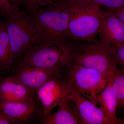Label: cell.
<instances>
[{
  "label": "cell",
  "instance_id": "obj_1",
  "mask_svg": "<svg viewBox=\"0 0 124 124\" xmlns=\"http://www.w3.org/2000/svg\"><path fill=\"white\" fill-rule=\"evenodd\" d=\"M69 9V35L73 41L95 42L102 18L103 9L88 0H64Z\"/></svg>",
  "mask_w": 124,
  "mask_h": 124
},
{
  "label": "cell",
  "instance_id": "obj_2",
  "mask_svg": "<svg viewBox=\"0 0 124 124\" xmlns=\"http://www.w3.org/2000/svg\"><path fill=\"white\" fill-rule=\"evenodd\" d=\"M30 17L37 33L38 42L72 40L69 35V9L64 1L38 9Z\"/></svg>",
  "mask_w": 124,
  "mask_h": 124
},
{
  "label": "cell",
  "instance_id": "obj_3",
  "mask_svg": "<svg viewBox=\"0 0 124 124\" xmlns=\"http://www.w3.org/2000/svg\"><path fill=\"white\" fill-rule=\"evenodd\" d=\"M72 40L38 42L17 62V66L50 68L67 67L70 64Z\"/></svg>",
  "mask_w": 124,
  "mask_h": 124
},
{
  "label": "cell",
  "instance_id": "obj_4",
  "mask_svg": "<svg viewBox=\"0 0 124 124\" xmlns=\"http://www.w3.org/2000/svg\"><path fill=\"white\" fill-rule=\"evenodd\" d=\"M6 26L10 43L9 68L38 42V36L30 17L13 9L7 15Z\"/></svg>",
  "mask_w": 124,
  "mask_h": 124
},
{
  "label": "cell",
  "instance_id": "obj_5",
  "mask_svg": "<svg viewBox=\"0 0 124 124\" xmlns=\"http://www.w3.org/2000/svg\"><path fill=\"white\" fill-rule=\"evenodd\" d=\"M70 65L91 68L110 76L118 68L113 62L110 46L102 45L98 41H73Z\"/></svg>",
  "mask_w": 124,
  "mask_h": 124
},
{
  "label": "cell",
  "instance_id": "obj_6",
  "mask_svg": "<svg viewBox=\"0 0 124 124\" xmlns=\"http://www.w3.org/2000/svg\"><path fill=\"white\" fill-rule=\"evenodd\" d=\"M65 75L71 86L95 105L98 95L104 89L110 76L80 66L69 65Z\"/></svg>",
  "mask_w": 124,
  "mask_h": 124
},
{
  "label": "cell",
  "instance_id": "obj_7",
  "mask_svg": "<svg viewBox=\"0 0 124 124\" xmlns=\"http://www.w3.org/2000/svg\"><path fill=\"white\" fill-rule=\"evenodd\" d=\"M63 74L51 78L36 91L45 116L51 114L54 108L70 95L71 86Z\"/></svg>",
  "mask_w": 124,
  "mask_h": 124
},
{
  "label": "cell",
  "instance_id": "obj_8",
  "mask_svg": "<svg viewBox=\"0 0 124 124\" xmlns=\"http://www.w3.org/2000/svg\"><path fill=\"white\" fill-rule=\"evenodd\" d=\"M66 68H46L16 66L13 77L35 92L51 78L64 74Z\"/></svg>",
  "mask_w": 124,
  "mask_h": 124
},
{
  "label": "cell",
  "instance_id": "obj_9",
  "mask_svg": "<svg viewBox=\"0 0 124 124\" xmlns=\"http://www.w3.org/2000/svg\"><path fill=\"white\" fill-rule=\"evenodd\" d=\"M97 36L98 42L104 46L124 45V23L112 11L103 9L102 18Z\"/></svg>",
  "mask_w": 124,
  "mask_h": 124
},
{
  "label": "cell",
  "instance_id": "obj_10",
  "mask_svg": "<svg viewBox=\"0 0 124 124\" xmlns=\"http://www.w3.org/2000/svg\"><path fill=\"white\" fill-rule=\"evenodd\" d=\"M69 98L75 104L81 124H112L100 108L72 87Z\"/></svg>",
  "mask_w": 124,
  "mask_h": 124
},
{
  "label": "cell",
  "instance_id": "obj_11",
  "mask_svg": "<svg viewBox=\"0 0 124 124\" xmlns=\"http://www.w3.org/2000/svg\"><path fill=\"white\" fill-rule=\"evenodd\" d=\"M38 106L34 99L23 102H6L0 100V110L9 119L11 124L26 123L38 113Z\"/></svg>",
  "mask_w": 124,
  "mask_h": 124
},
{
  "label": "cell",
  "instance_id": "obj_12",
  "mask_svg": "<svg viewBox=\"0 0 124 124\" xmlns=\"http://www.w3.org/2000/svg\"><path fill=\"white\" fill-rule=\"evenodd\" d=\"M34 91L12 76L0 79V100L23 102L34 99Z\"/></svg>",
  "mask_w": 124,
  "mask_h": 124
},
{
  "label": "cell",
  "instance_id": "obj_13",
  "mask_svg": "<svg viewBox=\"0 0 124 124\" xmlns=\"http://www.w3.org/2000/svg\"><path fill=\"white\" fill-rule=\"evenodd\" d=\"M58 109L55 112L45 116L42 119L44 124H81L74 103L69 97L59 103Z\"/></svg>",
  "mask_w": 124,
  "mask_h": 124
},
{
  "label": "cell",
  "instance_id": "obj_14",
  "mask_svg": "<svg viewBox=\"0 0 124 124\" xmlns=\"http://www.w3.org/2000/svg\"><path fill=\"white\" fill-rule=\"evenodd\" d=\"M98 101L100 108L112 124H124V119L116 115L117 103L112 90L109 78L106 86L98 95Z\"/></svg>",
  "mask_w": 124,
  "mask_h": 124
},
{
  "label": "cell",
  "instance_id": "obj_15",
  "mask_svg": "<svg viewBox=\"0 0 124 124\" xmlns=\"http://www.w3.org/2000/svg\"><path fill=\"white\" fill-rule=\"evenodd\" d=\"M112 90L117 103V109L124 108V71L117 68L110 77Z\"/></svg>",
  "mask_w": 124,
  "mask_h": 124
},
{
  "label": "cell",
  "instance_id": "obj_16",
  "mask_svg": "<svg viewBox=\"0 0 124 124\" xmlns=\"http://www.w3.org/2000/svg\"><path fill=\"white\" fill-rule=\"evenodd\" d=\"M10 43L5 23H0V71L9 68Z\"/></svg>",
  "mask_w": 124,
  "mask_h": 124
},
{
  "label": "cell",
  "instance_id": "obj_17",
  "mask_svg": "<svg viewBox=\"0 0 124 124\" xmlns=\"http://www.w3.org/2000/svg\"><path fill=\"white\" fill-rule=\"evenodd\" d=\"M62 0H14L11 5L14 9L19 10L20 7H22L27 12L31 14L38 9Z\"/></svg>",
  "mask_w": 124,
  "mask_h": 124
},
{
  "label": "cell",
  "instance_id": "obj_18",
  "mask_svg": "<svg viewBox=\"0 0 124 124\" xmlns=\"http://www.w3.org/2000/svg\"><path fill=\"white\" fill-rule=\"evenodd\" d=\"M112 59L116 66L124 71V44L111 46Z\"/></svg>",
  "mask_w": 124,
  "mask_h": 124
},
{
  "label": "cell",
  "instance_id": "obj_19",
  "mask_svg": "<svg viewBox=\"0 0 124 124\" xmlns=\"http://www.w3.org/2000/svg\"><path fill=\"white\" fill-rule=\"evenodd\" d=\"M113 11L124 6V0H88Z\"/></svg>",
  "mask_w": 124,
  "mask_h": 124
},
{
  "label": "cell",
  "instance_id": "obj_20",
  "mask_svg": "<svg viewBox=\"0 0 124 124\" xmlns=\"http://www.w3.org/2000/svg\"><path fill=\"white\" fill-rule=\"evenodd\" d=\"M13 9L10 0H0V10L5 14H8Z\"/></svg>",
  "mask_w": 124,
  "mask_h": 124
},
{
  "label": "cell",
  "instance_id": "obj_21",
  "mask_svg": "<svg viewBox=\"0 0 124 124\" xmlns=\"http://www.w3.org/2000/svg\"><path fill=\"white\" fill-rule=\"evenodd\" d=\"M111 11L115 13L124 24V6L115 10Z\"/></svg>",
  "mask_w": 124,
  "mask_h": 124
},
{
  "label": "cell",
  "instance_id": "obj_22",
  "mask_svg": "<svg viewBox=\"0 0 124 124\" xmlns=\"http://www.w3.org/2000/svg\"><path fill=\"white\" fill-rule=\"evenodd\" d=\"M11 124L8 117L0 110V124Z\"/></svg>",
  "mask_w": 124,
  "mask_h": 124
},
{
  "label": "cell",
  "instance_id": "obj_23",
  "mask_svg": "<svg viewBox=\"0 0 124 124\" xmlns=\"http://www.w3.org/2000/svg\"><path fill=\"white\" fill-rule=\"evenodd\" d=\"M14 0H10V2H11V3L13 2V1H14Z\"/></svg>",
  "mask_w": 124,
  "mask_h": 124
},
{
  "label": "cell",
  "instance_id": "obj_24",
  "mask_svg": "<svg viewBox=\"0 0 124 124\" xmlns=\"http://www.w3.org/2000/svg\"><path fill=\"white\" fill-rule=\"evenodd\" d=\"M123 112H124V110H123Z\"/></svg>",
  "mask_w": 124,
  "mask_h": 124
}]
</instances>
